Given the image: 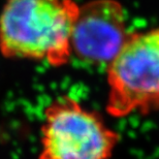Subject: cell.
Listing matches in <instances>:
<instances>
[{
	"label": "cell",
	"instance_id": "cell-1",
	"mask_svg": "<svg viewBox=\"0 0 159 159\" xmlns=\"http://www.w3.org/2000/svg\"><path fill=\"white\" fill-rule=\"evenodd\" d=\"M80 4L75 0H4L0 54L6 59L66 65Z\"/></svg>",
	"mask_w": 159,
	"mask_h": 159
},
{
	"label": "cell",
	"instance_id": "cell-2",
	"mask_svg": "<svg viewBox=\"0 0 159 159\" xmlns=\"http://www.w3.org/2000/svg\"><path fill=\"white\" fill-rule=\"evenodd\" d=\"M107 112L115 118L159 110V28L131 32L107 65Z\"/></svg>",
	"mask_w": 159,
	"mask_h": 159
},
{
	"label": "cell",
	"instance_id": "cell-3",
	"mask_svg": "<svg viewBox=\"0 0 159 159\" xmlns=\"http://www.w3.org/2000/svg\"><path fill=\"white\" fill-rule=\"evenodd\" d=\"M119 141L99 114L60 96L43 111L39 159H111Z\"/></svg>",
	"mask_w": 159,
	"mask_h": 159
},
{
	"label": "cell",
	"instance_id": "cell-4",
	"mask_svg": "<svg viewBox=\"0 0 159 159\" xmlns=\"http://www.w3.org/2000/svg\"><path fill=\"white\" fill-rule=\"evenodd\" d=\"M126 15L117 0L80 5L71 34L72 56L91 64H109L129 36Z\"/></svg>",
	"mask_w": 159,
	"mask_h": 159
}]
</instances>
